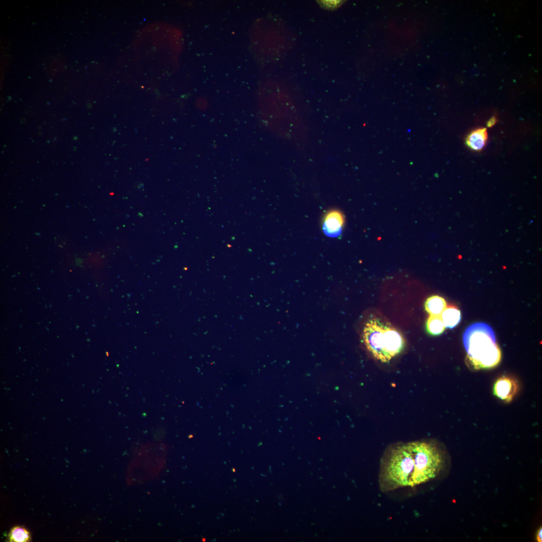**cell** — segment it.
<instances>
[{
	"instance_id": "6da1fadb",
	"label": "cell",
	"mask_w": 542,
	"mask_h": 542,
	"mask_svg": "<svg viewBox=\"0 0 542 542\" xmlns=\"http://www.w3.org/2000/svg\"><path fill=\"white\" fill-rule=\"evenodd\" d=\"M445 464L443 452L434 442H399L388 447L381 457L378 476L383 492L413 487L435 478Z\"/></svg>"
},
{
	"instance_id": "7a4b0ae2",
	"label": "cell",
	"mask_w": 542,
	"mask_h": 542,
	"mask_svg": "<svg viewBox=\"0 0 542 542\" xmlns=\"http://www.w3.org/2000/svg\"><path fill=\"white\" fill-rule=\"evenodd\" d=\"M463 339L469 360L475 368H489L499 363L501 351L493 330L487 324H472L465 331Z\"/></svg>"
},
{
	"instance_id": "3957f363",
	"label": "cell",
	"mask_w": 542,
	"mask_h": 542,
	"mask_svg": "<svg viewBox=\"0 0 542 542\" xmlns=\"http://www.w3.org/2000/svg\"><path fill=\"white\" fill-rule=\"evenodd\" d=\"M363 339L369 352L382 362H389L402 351L405 345L402 336L396 329L377 319L366 323Z\"/></svg>"
},
{
	"instance_id": "277c9868",
	"label": "cell",
	"mask_w": 542,
	"mask_h": 542,
	"mask_svg": "<svg viewBox=\"0 0 542 542\" xmlns=\"http://www.w3.org/2000/svg\"><path fill=\"white\" fill-rule=\"evenodd\" d=\"M345 223L343 214L339 210L331 209L324 215L322 222V229L329 237L339 236Z\"/></svg>"
},
{
	"instance_id": "5b68a950",
	"label": "cell",
	"mask_w": 542,
	"mask_h": 542,
	"mask_svg": "<svg viewBox=\"0 0 542 542\" xmlns=\"http://www.w3.org/2000/svg\"><path fill=\"white\" fill-rule=\"evenodd\" d=\"M519 385L514 378L507 376L499 378L493 386V393L501 399L509 402L517 392Z\"/></svg>"
},
{
	"instance_id": "8992f818",
	"label": "cell",
	"mask_w": 542,
	"mask_h": 542,
	"mask_svg": "<svg viewBox=\"0 0 542 542\" xmlns=\"http://www.w3.org/2000/svg\"><path fill=\"white\" fill-rule=\"evenodd\" d=\"M488 139L486 128H479L473 130L467 136L466 143L474 151H480L485 145Z\"/></svg>"
},
{
	"instance_id": "52a82bcc",
	"label": "cell",
	"mask_w": 542,
	"mask_h": 542,
	"mask_svg": "<svg viewBox=\"0 0 542 542\" xmlns=\"http://www.w3.org/2000/svg\"><path fill=\"white\" fill-rule=\"evenodd\" d=\"M441 317L445 327L453 329L459 324L461 320V312L454 306H447L441 314Z\"/></svg>"
},
{
	"instance_id": "ba28073f",
	"label": "cell",
	"mask_w": 542,
	"mask_h": 542,
	"mask_svg": "<svg viewBox=\"0 0 542 542\" xmlns=\"http://www.w3.org/2000/svg\"><path fill=\"white\" fill-rule=\"evenodd\" d=\"M446 307L445 299L437 295L428 298L425 303L426 310L433 315H441Z\"/></svg>"
},
{
	"instance_id": "9c48e42d",
	"label": "cell",
	"mask_w": 542,
	"mask_h": 542,
	"mask_svg": "<svg viewBox=\"0 0 542 542\" xmlns=\"http://www.w3.org/2000/svg\"><path fill=\"white\" fill-rule=\"evenodd\" d=\"M427 330L432 335H438L442 334L444 330L441 315H430L427 321Z\"/></svg>"
},
{
	"instance_id": "30bf717a",
	"label": "cell",
	"mask_w": 542,
	"mask_h": 542,
	"mask_svg": "<svg viewBox=\"0 0 542 542\" xmlns=\"http://www.w3.org/2000/svg\"><path fill=\"white\" fill-rule=\"evenodd\" d=\"M10 541L27 542L31 540L30 532L24 527L16 526L10 531L9 535Z\"/></svg>"
},
{
	"instance_id": "8fae6325",
	"label": "cell",
	"mask_w": 542,
	"mask_h": 542,
	"mask_svg": "<svg viewBox=\"0 0 542 542\" xmlns=\"http://www.w3.org/2000/svg\"><path fill=\"white\" fill-rule=\"evenodd\" d=\"M541 533H542V528H541V527H540L538 529V530L537 531V534H536V540L538 542H541V541H542L541 540Z\"/></svg>"
},
{
	"instance_id": "7c38bea8",
	"label": "cell",
	"mask_w": 542,
	"mask_h": 542,
	"mask_svg": "<svg viewBox=\"0 0 542 542\" xmlns=\"http://www.w3.org/2000/svg\"><path fill=\"white\" fill-rule=\"evenodd\" d=\"M496 122V118H495V117H492V118H491V119H490V120H489V121H488V123H487V126H488V127H491V126H493V125H494V124H495Z\"/></svg>"
}]
</instances>
